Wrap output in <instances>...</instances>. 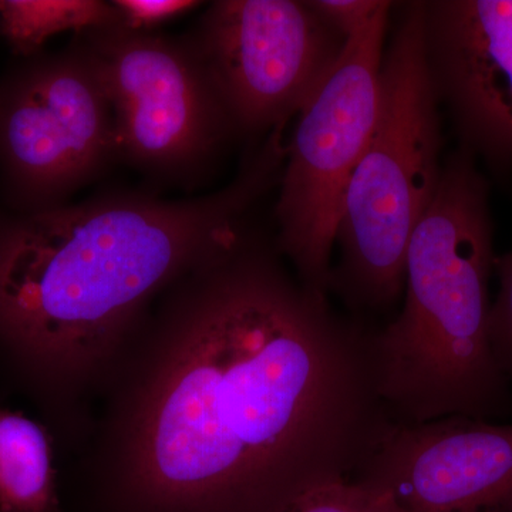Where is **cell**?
Listing matches in <instances>:
<instances>
[{
	"instance_id": "1",
	"label": "cell",
	"mask_w": 512,
	"mask_h": 512,
	"mask_svg": "<svg viewBox=\"0 0 512 512\" xmlns=\"http://www.w3.org/2000/svg\"><path fill=\"white\" fill-rule=\"evenodd\" d=\"M255 225L164 292L117 429L111 512H285L355 480L392 420L376 329Z\"/></svg>"
},
{
	"instance_id": "2",
	"label": "cell",
	"mask_w": 512,
	"mask_h": 512,
	"mask_svg": "<svg viewBox=\"0 0 512 512\" xmlns=\"http://www.w3.org/2000/svg\"><path fill=\"white\" fill-rule=\"evenodd\" d=\"M285 153L279 127L221 190L174 200L110 190L0 215V346L43 383L89 372L146 322L160 293L254 225Z\"/></svg>"
},
{
	"instance_id": "3",
	"label": "cell",
	"mask_w": 512,
	"mask_h": 512,
	"mask_svg": "<svg viewBox=\"0 0 512 512\" xmlns=\"http://www.w3.org/2000/svg\"><path fill=\"white\" fill-rule=\"evenodd\" d=\"M488 194L476 158L458 148L414 229L402 311L375 335L380 399L396 423L488 420L507 406L508 382L490 345Z\"/></svg>"
},
{
	"instance_id": "4",
	"label": "cell",
	"mask_w": 512,
	"mask_h": 512,
	"mask_svg": "<svg viewBox=\"0 0 512 512\" xmlns=\"http://www.w3.org/2000/svg\"><path fill=\"white\" fill-rule=\"evenodd\" d=\"M439 97L426 46V2H410L380 67L379 113L350 178L330 272L352 315L392 308L404 291L414 229L436 194L441 170Z\"/></svg>"
},
{
	"instance_id": "5",
	"label": "cell",
	"mask_w": 512,
	"mask_h": 512,
	"mask_svg": "<svg viewBox=\"0 0 512 512\" xmlns=\"http://www.w3.org/2000/svg\"><path fill=\"white\" fill-rule=\"evenodd\" d=\"M73 37L109 94L120 163L157 185L191 192L207 183L238 134L184 35L107 25Z\"/></svg>"
},
{
	"instance_id": "6",
	"label": "cell",
	"mask_w": 512,
	"mask_h": 512,
	"mask_svg": "<svg viewBox=\"0 0 512 512\" xmlns=\"http://www.w3.org/2000/svg\"><path fill=\"white\" fill-rule=\"evenodd\" d=\"M392 5L383 2L345 40L325 82L299 111L286 144L274 211L276 248L306 288L326 295L346 191L379 113L380 67Z\"/></svg>"
},
{
	"instance_id": "7",
	"label": "cell",
	"mask_w": 512,
	"mask_h": 512,
	"mask_svg": "<svg viewBox=\"0 0 512 512\" xmlns=\"http://www.w3.org/2000/svg\"><path fill=\"white\" fill-rule=\"evenodd\" d=\"M119 163L109 94L76 37L0 77V185L12 212L69 204Z\"/></svg>"
},
{
	"instance_id": "8",
	"label": "cell",
	"mask_w": 512,
	"mask_h": 512,
	"mask_svg": "<svg viewBox=\"0 0 512 512\" xmlns=\"http://www.w3.org/2000/svg\"><path fill=\"white\" fill-rule=\"evenodd\" d=\"M184 37L238 137L285 126L325 82L345 45L309 2L295 0H218Z\"/></svg>"
},
{
	"instance_id": "9",
	"label": "cell",
	"mask_w": 512,
	"mask_h": 512,
	"mask_svg": "<svg viewBox=\"0 0 512 512\" xmlns=\"http://www.w3.org/2000/svg\"><path fill=\"white\" fill-rule=\"evenodd\" d=\"M355 480L392 491L406 512H512V424L392 421Z\"/></svg>"
},
{
	"instance_id": "10",
	"label": "cell",
	"mask_w": 512,
	"mask_h": 512,
	"mask_svg": "<svg viewBox=\"0 0 512 512\" xmlns=\"http://www.w3.org/2000/svg\"><path fill=\"white\" fill-rule=\"evenodd\" d=\"M431 79L460 148L512 177V0L426 2Z\"/></svg>"
},
{
	"instance_id": "11",
	"label": "cell",
	"mask_w": 512,
	"mask_h": 512,
	"mask_svg": "<svg viewBox=\"0 0 512 512\" xmlns=\"http://www.w3.org/2000/svg\"><path fill=\"white\" fill-rule=\"evenodd\" d=\"M0 512H62L47 431L0 409Z\"/></svg>"
},
{
	"instance_id": "12",
	"label": "cell",
	"mask_w": 512,
	"mask_h": 512,
	"mask_svg": "<svg viewBox=\"0 0 512 512\" xmlns=\"http://www.w3.org/2000/svg\"><path fill=\"white\" fill-rule=\"evenodd\" d=\"M113 2L100 0H0V36L19 59L42 52L50 37L117 25Z\"/></svg>"
},
{
	"instance_id": "13",
	"label": "cell",
	"mask_w": 512,
	"mask_h": 512,
	"mask_svg": "<svg viewBox=\"0 0 512 512\" xmlns=\"http://www.w3.org/2000/svg\"><path fill=\"white\" fill-rule=\"evenodd\" d=\"M285 512H406L392 491L362 480L320 485L302 494Z\"/></svg>"
},
{
	"instance_id": "14",
	"label": "cell",
	"mask_w": 512,
	"mask_h": 512,
	"mask_svg": "<svg viewBox=\"0 0 512 512\" xmlns=\"http://www.w3.org/2000/svg\"><path fill=\"white\" fill-rule=\"evenodd\" d=\"M494 268L500 278L497 298L491 303L490 345L495 363L512 383V251L495 256Z\"/></svg>"
},
{
	"instance_id": "15",
	"label": "cell",
	"mask_w": 512,
	"mask_h": 512,
	"mask_svg": "<svg viewBox=\"0 0 512 512\" xmlns=\"http://www.w3.org/2000/svg\"><path fill=\"white\" fill-rule=\"evenodd\" d=\"M120 28L136 33H157V29L201 8L195 0H113Z\"/></svg>"
},
{
	"instance_id": "16",
	"label": "cell",
	"mask_w": 512,
	"mask_h": 512,
	"mask_svg": "<svg viewBox=\"0 0 512 512\" xmlns=\"http://www.w3.org/2000/svg\"><path fill=\"white\" fill-rule=\"evenodd\" d=\"M383 0H313V10L343 39L363 28L382 6Z\"/></svg>"
}]
</instances>
